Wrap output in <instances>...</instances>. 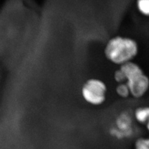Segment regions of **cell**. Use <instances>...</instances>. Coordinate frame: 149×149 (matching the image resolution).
Returning a JSON list of instances; mask_svg holds the SVG:
<instances>
[{
    "mask_svg": "<svg viewBox=\"0 0 149 149\" xmlns=\"http://www.w3.org/2000/svg\"><path fill=\"white\" fill-rule=\"evenodd\" d=\"M119 69L124 74L130 95L135 98H140L145 95L149 89V78L141 67L131 61L120 65Z\"/></svg>",
    "mask_w": 149,
    "mask_h": 149,
    "instance_id": "cell-2",
    "label": "cell"
},
{
    "mask_svg": "<svg viewBox=\"0 0 149 149\" xmlns=\"http://www.w3.org/2000/svg\"><path fill=\"white\" fill-rule=\"evenodd\" d=\"M137 8L142 15L149 17V0H139L137 1Z\"/></svg>",
    "mask_w": 149,
    "mask_h": 149,
    "instance_id": "cell-7",
    "label": "cell"
},
{
    "mask_svg": "<svg viewBox=\"0 0 149 149\" xmlns=\"http://www.w3.org/2000/svg\"><path fill=\"white\" fill-rule=\"evenodd\" d=\"M134 149H149V136L139 137L135 140Z\"/></svg>",
    "mask_w": 149,
    "mask_h": 149,
    "instance_id": "cell-5",
    "label": "cell"
},
{
    "mask_svg": "<svg viewBox=\"0 0 149 149\" xmlns=\"http://www.w3.org/2000/svg\"><path fill=\"white\" fill-rule=\"evenodd\" d=\"M145 125H146V127L147 130L149 132V118H148V120L147 121V123H146V124Z\"/></svg>",
    "mask_w": 149,
    "mask_h": 149,
    "instance_id": "cell-9",
    "label": "cell"
},
{
    "mask_svg": "<svg viewBox=\"0 0 149 149\" xmlns=\"http://www.w3.org/2000/svg\"><path fill=\"white\" fill-rule=\"evenodd\" d=\"M114 78L115 81L118 83V84L125 83V78L124 77V74L119 68L115 71L114 73Z\"/></svg>",
    "mask_w": 149,
    "mask_h": 149,
    "instance_id": "cell-8",
    "label": "cell"
},
{
    "mask_svg": "<svg viewBox=\"0 0 149 149\" xmlns=\"http://www.w3.org/2000/svg\"><path fill=\"white\" fill-rule=\"evenodd\" d=\"M116 92L118 95L123 98H126L130 95L129 88L126 83H119L116 88Z\"/></svg>",
    "mask_w": 149,
    "mask_h": 149,
    "instance_id": "cell-6",
    "label": "cell"
},
{
    "mask_svg": "<svg viewBox=\"0 0 149 149\" xmlns=\"http://www.w3.org/2000/svg\"><path fill=\"white\" fill-rule=\"evenodd\" d=\"M139 52L137 42L127 37L115 36L106 43L104 54L106 59L116 65H122L131 62Z\"/></svg>",
    "mask_w": 149,
    "mask_h": 149,
    "instance_id": "cell-1",
    "label": "cell"
},
{
    "mask_svg": "<svg viewBox=\"0 0 149 149\" xmlns=\"http://www.w3.org/2000/svg\"><path fill=\"white\" fill-rule=\"evenodd\" d=\"M134 118L137 122L142 125H146L149 118V106H141L134 112Z\"/></svg>",
    "mask_w": 149,
    "mask_h": 149,
    "instance_id": "cell-4",
    "label": "cell"
},
{
    "mask_svg": "<svg viewBox=\"0 0 149 149\" xmlns=\"http://www.w3.org/2000/svg\"><path fill=\"white\" fill-rule=\"evenodd\" d=\"M107 86L99 79L87 80L81 87V95L88 103L95 106L102 104L106 100Z\"/></svg>",
    "mask_w": 149,
    "mask_h": 149,
    "instance_id": "cell-3",
    "label": "cell"
}]
</instances>
